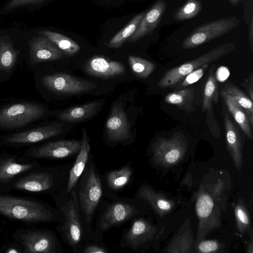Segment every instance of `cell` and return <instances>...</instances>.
Segmentation results:
<instances>
[{
    "label": "cell",
    "mask_w": 253,
    "mask_h": 253,
    "mask_svg": "<svg viewBox=\"0 0 253 253\" xmlns=\"http://www.w3.org/2000/svg\"><path fill=\"white\" fill-rule=\"evenodd\" d=\"M187 148L182 134L176 133L168 138L158 137L152 145V160L156 165L165 168L174 166L182 161Z\"/></svg>",
    "instance_id": "cell-9"
},
{
    "label": "cell",
    "mask_w": 253,
    "mask_h": 253,
    "mask_svg": "<svg viewBox=\"0 0 253 253\" xmlns=\"http://www.w3.org/2000/svg\"><path fill=\"white\" fill-rule=\"evenodd\" d=\"M14 238L26 253H61L62 247L55 233L45 229L19 230Z\"/></svg>",
    "instance_id": "cell-8"
},
{
    "label": "cell",
    "mask_w": 253,
    "mask_h": 253,
    "mask_svg": "<svg viewBox=\"0 0 253 253\" xmlns=\"http://www.w3.org/2000/svg\"><path fill=\"white\" fill-rule=\"evenodd\" d=\"M81 147V141L76 139L60 140L49 142L30 149L27 158L62 159L78 155Z\"/></svg>",
    "instance_id": "cell-14"
},
{
    "label": "cell",
    "mask_w": 253,
    "mask_h": 253,
    "mask_svg": "<svg viewBox=\"0 0 253 253\" xmlns=\"http://www.w3.org/2000/svg\"><path fill=\"white\" fill-rule=\"evenodd\" d=\"M230 72L228 69L225 66H221L217 70L215 77L219 82H223L228 78Z\"/></svg>",
    "instance_id": "cell-41"
},
{
    "label": "cell",
    "mask_w": 253,
    "mask_h": 253,
    "mask_svg": "<svg viewBox=\"0 0 253 253\" xmlns=\"http://www.w3.org/2000/svg\"><path fill=\"white\" fill-rule=\"evenodd\" d=\"M218 84L215 75L210 73L205 86L202 110L207 111L208 117H213V103L216 104L218 99Z\"/></svg>",
    "instance_id": "cell-28"
},
{
    "label": "cell",
    "mask_w": 253,
    "mask_h": 253,
    "mask_svg": "<svg viewBox=\"0 0 253 253\" xmlns=\"http://www.w3.org/2000/svg\"><path fill=\"white\" fill-rule=\"evenodd\" d=\"M65 188L54 195L59 213V223L56 228L64 242L73 252L80 253L85 242L96 237L94 231L89 229L82 216L76 189L67 193Z\"/></svg>",
    "instance_id": "cell-1"
},
{
    "label": "cell",
    "mask_w": 253,
    "mask_h": 253,
    "mask_svg": "<svg viewBox=\"0 0 253 253\" xmlns=\"http://www.w3.org/2000/svg\"><path fill=\"white\" fill-rule=\"evenodd\" d=\"M222 90L228 94L244 110L247 116L251 126L253 127V106L252 100L234 85L226 84Z\"/></svg>",
    "instance_id": "cell-31"
},
{
    "label": "cell",
    "mask_w": 253,
    "mask_h": 253,
    "mask_svg": "<svg viewBox=\"0 0 253 253\" xmlns=\"http://www.w3.org/2000/svg\"><path fill=\"white\" fill-rule=\"evenodd\" d=\"M71 165L57 167H42L19 177L9 186L20 191L34 193L51 192L55 195L66 187Z\"/></svg>",
    "instance_id": "cell-5"
},
{
    "label": "cell",
    "mask_w": 253,
    "mask_h": 253,
    "mask_svg": "<svg viewBox=\"0 0 253 253\" xmlns=\"http://www.w3.org/2000/svg\"><path fill=\"white\" fill-rule=\"evenodd\" d=\"M209 64H206L188 74L175 86V89H181L198 81L203 76Z\"/></svg>",
    "instance_id": "cell-39"
},
{
    "label": "cell",
    "mask_w": 253,
    "mask_h": 253,
    "mask_svg": "<svg viewBox=\"0 0 253 253\" xmlns=\"http://www.w3.org/2000/svg\"><path fill=\"white\" fill-rule=\"evenodd\" d=\"M221 94L224 99L228 110L233 117L235 121L248 138L252 140L253 139L252 126L245 112L226 92L222 90Z\"/></svg>",
    "instance_id": "cell-26"
},
{
    "label": "cell",
    "mask_w": 253,
    "mask_h": 253,
    "mask_svg": "<svg viewBox=\"0 0 253 253\" xmlns=\"http://www.w3.org/2000/svg\"><path fill=\"white\" fill-rule=\"evenodd\" d=\"M136 197L150 204L154 211L162 217L170 213L175 206L174 202L168 199L146 183L141 184L136 193Z\"/></svg>",
    "instance_id": "cell-23"
},
{
    "label": "cell",
    "mask_w": 253,
    "mask_h": 253,
    "mask_svg": "<svg viewBox=\"0 0 253 253\" xmlns=\"http://www.w3.org/2000/svg\"><path fill=\"white\" fill-rule=\"evenodd\" d=\"M133 174V168L131 162H129L121 168L107 171L102 177L105 191L114 193L126 186L130 182Z\"/></svg>",
    "instance_id": "cell-24"
},
{
    "label": "cell",
    "mask_w": 253,
    "mask_h": 253,
    "mask_svg": "<svg viewBox=\"0 0 253 253\" xmlns=\"http://www.w3.org/2000/svg\"><path fill=\"white\" fill-rule=\"evenodd\" d=\"M100 100L88 102L71 107L59 115V119L63 122L75 123L86 120L95 115L102 105Z\"/></svg>",
    "instance_id": "cell-25"
},
{
    "label": "cell",
    "mask_w": 253,
    "mask_h": 253,
    "mask_svg": "<svg viewBox=\"0 0 253 253\" xmlns=\"http://www.w3.org/2000/svg\"><path fill=\"white\" fill-rule=\"evenodd\" d=\"M0 214L20 221L38 223L58 222L57 210L35 200L0 194Z\"/></svg>",
    "instance_id": "cell-3"
},
{
    "label": "cell",
    "mask_w": 253,
    "mask_h": 253,
    "mask_svg": "<svg viewBox=\"0 0 253 253\" xmlns=\"http://www.w3.org/2000/svg\"><path fill=\"white\" fill-rule=\"evenodd\" d=\"M145 12H142L135 15L123 29L106 43V45L113 48L121 47L135 32Z\"/></svg>",
    "instance_id": "cell-32"
},
{
    "label": "cell",
    "mask_w": 253,
    "mask_h": 253,
    "mask_svg": "<svg viewBox=\"0 0 253 253\" xmlns=\"http://www.w3.org/2000/svg\"><path fill=\"white\" fill-rule=\"evenodd\" d=\"M227 149L236 168L240 170L243 165V141L238 128L223 108L222 111Z\"/></svg>",
    "instance_id": "cell-19"
},
{
    "label": "cell",
    "mask_w": 253,
    "mask_h": 253,
    "mask_svg": "<svg viewBox=\"0 0 253 253\" xmlns=\"http://www.w3.org/2000/svg\"><path fill=\"white\" fill-rule=\"evenodd\" d=\"M247 252L248 253H253V243L252 238H251L250 241H249L247 244Z\"/></svg>",
    "instance_id": "cell-42"
},
{
    "label": "cell",
    "mask_w": 253,
    "mask_h": 253,
    "mask_svg": "<svg viewBox=\"0 0 253 253\" xmlns=\"http://www.w3.org/2000/svg\"><path fill=\"white\" fill-rule=\"evenodd\" d=\"M128 60L132 71L140 78H147L156 68L154 63L140 57L130 55L128 57Z\"/></svg>",
    "instance_id": "cell-33"
},
{
    "label": "cell",
    "mask_w": 253,
    "mask_h": 253,
    "mask_svg": "<svg viewBox=\"0 0 253 253\" xmlns=\"http://www.w3.org/2000/svg\"><path fill=\"white\" fill-rule=\"evenodd\" d=\"M82 132L81 149L77 156L75 163L70 168L68 181L65 188V191L67 193L76 189L90 157V146L86 129L83 128Z\"/></svg>",
    "instance_id": "cell-22"
},
{
    "label": "cell",
    "mask_w": 253,
    "mask_h": 253,
    "mask_svg": "<svg viewBox=\"0 0 253 253\" xmlns=\"http://www.w3.org/2000/svg\"><path fill=\"white\" fill-rule=\"evenodd\" d=\"M62 124H53L14 133L5 139L8 144L37 143L54 137L62 132Z\"/></svg>",
    "instance_id": "cell-20"
},
{
    "label": "cell",
    "mask_w": 253,
    "mask_h": 253,
    "mask_svg": "<svg viewBox=\"0 0 253 253\" xmlns=\"http://www.w3.org/2000/svg\"><path fill=\"white\" fill-rule=\"evenodd\" d=\"M166 8L167 4L164 0H157L145 12L135 32L126 42H135L146 36L151 35L160 24Z\"/></svg>",
    "instance_id": "cell-17"
},
{
    "label": "cell",
    "mask_w": 253,
    "mask_h": 253,
    "mask_svg": "<svg viewBox=\"0 0 253 253\" xmlns=\"http://www.w3.org/2000/svg\"><path fill=\"white\" fill-rule=\"evenodd\" d=\"M106 124L108 140L114 143H121L131 136L130 125L122 105L115 103L112 107Z\"/></svg>",
    "instance_id": "cell-15"
},
{
    "label": "cell",
    "mask_w": 253,
    "mask_h": 253,
    "mask_svg": "<svg viewBox=\"0 0 253 253\" xmlns=\"http://www.w3.org/2000/svg\"><path fill=\"white\" fill-rule=\"evenodd\" d=\"M83 68L88 75L103 79L116 77L126 72V68L122 63L98 55L89 59L84 63Z\"/></svg>",
    "instance_id": "cell-18"
},
{
    "label": "cell",
    "mask_w": 253,
    "mask_h": 253,
    "mask_svg": "<svg viewBox=\"0 0 253 253\" xmlns=\"http://www.w3.org/2000/svg\"><path fill=\"white\" fill-rule=\"evenodd\" d=\"M243 15L249 32L250 49L253 51V0H243Z\"/></svg>",
    "instance_id": "cell-36"
},
{
    "label": "cell",
    "mask_w": 253,
    "mask_h": 253,
    "mask_svg": "<svg viewBox=\"0 0 253 253\" xmlns=\"http://www.w3.org/2000/svg\"><path fill=\"white\" fill-rule=\"evenodd\" d=\"M6 253H19V251L15 250V249H14V248H10V249H9V250H7V251H6Z\"/></svg>",
    "instance_id": "cell-44"
},
{
    "label": "cell",
    "mask_w": 253,
    "mask_h": 253,
    "mask_svg": "<svg viewBox=\"0 0 253 253\" xmlns=\"http://www.w3.org/2000/svg\"><path fill=\"white\" fill-rule=\"evenodd\" d=\"M109 201H101L97 220L95 237L101 238L103 233L112 227L121 226L137 217L139 209L133 199L119 197L104 192Z\"/></svg>",
    "instance_id": "cell-6"
},
{
    "label": "cell",
    "mask_w": 253,
    "mask_h": 253,
    "mask_svg": "<svg viewBox=\"0 0 253 253\" xmlns=\"http://www.w3.org/2000/svg\"><path fill=\"white\" fill-rule=\"evenodd\" d=\"M234 42L218 46L198 58L185 62L167 71L157 85L166 88L176 86L186 76L206 64H210L231 52L235 48Z\"/></svg>",
    "instance_id": "cell-7"
},
{
    "label": "cell",
    "mask_w": 253,
    "mask_h": 253,
    "mask_svg": "<svg viewBox=\"0 0 253 253\" xmlns=\"http://www.w3.org/2000/svg\"><path fill=\"white\" fill-rule=\"evenodd\" d=\"M240 20L235 16L221 18L195 28L183 41L184 49L198 47L224 35L236 28Z\"/></svg>",
    "instance_id": "cell-10"
},
{
    "label": "cell",
    "mask_w": 253,
    "mask_h": 253,
    "mask_svg": "<svg viewBox=\"0 0 253 253\" xmlns=\"http://www.w3.org/2000/svg\"><path fill=\"white\" fill-rule=\"evenodd\" d=\"M223 245L217 240H202L196 243V252L201 253L223 252Z\"/></svg>",
    "instance_id": "cell-37"
},
{
    "label": "cell",
    "mask_w": 253,
    "mask_h": 253,
    "mask_svg": "<svg viewBox=\"0 0 253 253\" xmlns=\"http://www.w3.org/2000/svg\"><path fill=\"white\" fill-rule=\"evenodd\" d=\"M41 82L50 91L63 95L85 93L96 87L90 81L60 73L44 75L42 77Z\"/></svg>",
    "instance_id": "cell-12"
},
{
    "label": "cell",
    "mask_w": 253,
    "mask_h": 253,
    "mask_svg": "<svg viewBox=\"0 0 253 253\" xmlns=\"http://www.w3.org/2000/svg\"><path fill=\"white\" fill-rule=\"evenodd\" d=\"M101 238H94L87 241L81 248L80 253H107L108 249L101 240Z\"/></svg>",
    "instance_id": "cell-38"
},
{
    "label": "cell",
    "mask_w": 253,
    "mask_h": 253,
    "mask_svg": "<svg viewBox=\"0 0 253 253\" xmlns=\"http://www.w3.org/2000/svg\"><path fill=\"white\" fill-rule=\"evenodd\" d=\"M41 105L28 102L13 104L0 110V128L14 129L37 121L44 115Z\"/></svg>",
    "instance_id": "cell-11"
},
{
    "label": "cell",
    "mask_w": 253,
    "mask_h": 253,
    "mask_svg": "<svg viewBox=\"0 0 253 253\" xmlns=\"http://www.w3.org/2000/svg\"><path fill=\"white\" fill-rule=\"evenodd\" d=\"M41 166L36 161L21 163L14 157L0 158V185L9 186L20 175L34 171Z\"/></svg>",
    "instance_id": "cell-21"
},
{
    "label": "cell",
    "mask_w": 253,
    "mask_h": 253,
    "mask_svg": "<svg viewBox=\"0 0 253 253\" xmlns=\"http://www.w3.org/2000/svg\"><path fill=\"white\" fill-rule=\"evenodd\" d=\"M237 228L241 235L244 234L250 228L251 218L243 198L239 199L234 207Z\"/></svg>",
    "instance_id": "cell-35"
},
{
    "label": "cell",
    "mask_w": 253,
    "mask_h": 253,
    "mask_svg": "<svg viewBox=\"0 0 253 253\" xmlns=\"http://www.w3.org/2000/svg\"><path fill=\"white\" fill-rule=\"evenodd\" d=\"M29 46L30 60L33 64L58 60L68 57L47 37L42 35L31 40Z\"/></svg>",
    "instance_id": "cell-16"
},
{
    "label": "cell",
    "mask_w": 253,
    "mask_h": 253,
    "mask_svg": "<svg viewBox=\"0 0 253 253\" xmlns=\"http://www.w3.org/2000/svg\"><path fill=\"white\" fill-rule=\"evenodd\" d=\"M194 89L193 87H186L169 93L165 97L166 103L174 105L187 112L193 110L192 102L194 99Z\"/></svg>",
    "instance_id": "cell-29"
},
{
    "label": "cell",
    "mask_w": 253,
    "mask_h": 253,
    "mask_svg": "<svg viewBox=\"0 0 253 253\" xmlns=\"http://www.w3.org/2000/svg\"><path fill=\"white\" fill-rule=\"evenodd\" d=\"M76 191L82 216L87 227L91 226L104 194L101 177L92 158L80 177Z\"/></svg>",
    "instance_id": "cell-4"
},
{
    "label": "cell",
    "mask_w": 253,
    "mask_h": 253,
    "mask_svg": "<svg viewBox=\"0 0 253 253\" xmlns=\"http://www.w3.org/2000/svg\"><path fill=\"white\" fill-rule=\"evenodd\" d=\"M202 9V3L199 0H188L173 13L172 17L176 21L188 20L197 15Z\"/></svg>",
    "instance_id": "cell-34"
},
{
    "label": "cell",
    "mask_w": 253,
    "mask_h": 253,
    "mask_svg": "<svg viewBox=\"0 0 253 253\" xmlns=\"http://www.w3.org/2000/svg\"><path fill=\"white\" fill-rule=\"evenodd\" d=\"M225 182L221 180L200 186L196 193L195 209L199 220L196 243L220 226V217L226 198Z\"/></svg>",
    "instance_id": "cell-2"
},
{
    "label": "cell",
    "mask_w": 253,
    "mask_h": 253,
    "mask_svg": "<svg viewBox=\"0 0 253 253\" xmlns=\"http://www.w3.org/2000/svg\"><path fill=\"white\" fill-rule=\"evenodd\" d=\"M18 53L10 39L0 37V71L11 69L16 63Z\"/></svg>",
    "instance_id": "cell-30"
},
{
    "label": "cell",
    "mask_w": 253,
    "mask_h": 253,
    "mask_svg": "<svg viewBox=\"0 0 253 253\" xmlns=\"http://www.w3.org/2000/svg\"><path fill=\"white\" fill-rule=\"evenodd\" d=\"M158 232L157 227L147 220L136 217L132 219L130 226L124 229L120 246L138 251L151 242Z\"/></svg>",
    "instance_id": "cell-13"
},
{
    "label": "cell",
    "mask_w": 253,
    "mask_h": 253,
    "mask_svg": "<svg viewBox=\"0 0 253 253\" xmlns=\"http://www.w3.org/2000/svg\"><path fill=\"white\" fill-rule=\"evenodd\" d=\"M230 4L232 6H237L243 0H228Z\"/></svg>",
    "instance_id": "cell-43"
},
{
    "label": "cell",
    "mask_w": 253,
    "mask_h": 253,
    "mask_svg": "<svg viewBox=\"0 0 253 253\" xmlns=\"http://www.w3.org/2000/svg\"><path fill=\"white\" fill-rule=\"evenodd\" d=\"M45 0H11L6 7V9L9 10L18 6L29 4H38Z\"/></svg>",
    "instance_id": "cell-40"
},
{
    "label": "cell",
    "mask_w": 253,
    "mask_h": 253,
    "mask_svg": "<svg viewBox=\"0 0 253 253\" xmlns=\"http://www.w3.org/2000/svg\"><path fill=\"white\" fill-rule=\"evenodd\" d=\"M38 34L47 37L68 57L77 54L81 49L77 42L62 34L49 30L40 31Z\"/></svg>",
    "instance_id": "cell-27"
}]
</instances>
